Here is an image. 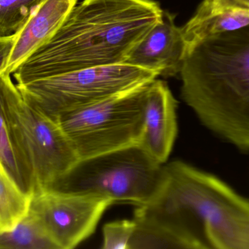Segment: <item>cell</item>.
<instances>
[{"label":"cell","instance_id":"1","mask_svg":"<svg viewBox=\"0 0 249 249\" xmlns=\"http://www.w3.org/2000/svg\"><path fill=\"white\" fill-rule=\"evenodd\" d=\"M154 0H83L54 35L13 73L17 84L83 69L123 64L162 19Z\"/></svg>","mask_w":249,"mask_h":249},{"label":"cell","instance_id":"2","mask_svg":"<svg viewBox=\"0 0 249 249\" xmlns=\"http://www.w3.org/2000/svg\"><path fill=\"white\" fill-rule=\"evenodd\" d=\"M165 167V178L134 216L174 234L183 249H247L249 200L215 175L179 160Z\"/></svg>","mask_w":249,"mask_h":249},{"label":"cell","instance_id":"3","mask_svg":"<svg viewBox=\"0 0 249 249\" xmlns=\"http://www.w3.org/2000/svg\"><path fill=\"white\" fill-rule=\"evenodd\" d=\"M181 98L200 122L249 152V24L187 45Z\"/></svg>","mask_w":249,"mask_h":249},{"label":"cell","instance_id":"4","mask_svg":"<svg viewBox=\"0 0 249 249\" xmlns=\"http://www.w3.org/2000/svg\"><path fill=\"white\" fill-rule=\"evenodd\" d=\"M165 167L140 145L80 159L51 190L93 194L112 203L147 204L162 186Z\"/></svg>","mask_w":249,"mask_h":249},{"label":"cell","instance_id":"5","mask_svg":"<svg viewBox=\"0 0 249 249\" xmlns=\"http://www.w3.org/2000/svg\"><path fill=\"white\" fill-rule=\"evenodd\" d=\"M159 75L131 64L83 69L16 84L23 99L54 120L150 83Z\"/></svg>","mask_w":249,"mask_h":249},{"label":"cell","instance_id":"6","mask_svg":"<svg viewBox=\"0 0 249 249\" xmlns=\"http://www.w3.org/2000/svg\"><path fill=\"white\" fill-rule=\"evenodd\" d=\"M150 83L55 118L79 159L140 145Z\"/></svg>","mask_w":249,"mask_h":249},{"label":"cell","instance_id":"7","mask_svg":"<svg viewBox=\"0 0 249 249\" xmlns=\"http://www.w3.org/2000/svg\"><path fill=\"white\" fill-rule=\"evenodd\" d=\"M5 102L36 193L51 190L80 160L74 148L56 121L23 99L10 75L6 79Z\"/></svg>","mask_w":249,"mask_h":249},{"label":"cell","instance_id":"8","mask_svg":"<svg viewBox=\"0 0 249 249\" xmlns=\"http://www.w3.org/2000/svg\"><path fill=\"white\" fill-rule=\"evenodd\" d=\"M113 204L93 194L55 190L32 196L29 213L58 249L75 248L94 232L103 213Z\"/></svg>","mask_w":249,"mask_h":249},{"label":"cell","instance_id":"9","mask_svg":"<svg viewBox=\"0 0 249 249\" xmlns=\"http://www.w3.org/2000/svg\"><path fill=\"white\" fill-rule=\"evenodd\" d=\"M186 49L181 27L176 26L172 14L163 11L161 20L135 47L124 63L152 70L159 76L174 77L180 74Z\"/></svg>","mask_w":249,"mask_h":249},{"label":"cell","instance_id":"10","mask_svg":"<svg viewBox=\"0 0 249 249\" xmlns=\"http://www.w3.org/2000/svg\"><path fill=\"white\" fill-rule=\"evenodd\" d=\"M177 106L165 82L156 78L149 83L140 146L160 164L168 160L178 134Z\"/></svg>","mask_w":249,"mask_h":249},{"label":"cell","instance_id":"11","mask_svg":"<svg viewBox=\"0 0 249 249\" xmlns=\"http://www.w3.org/2000/svg\"><path fill=\"white\" fill-rule=\"evenodd\" d=\"M77 1L44 0L16 32V42L2 74H13L28 57L45 43Z\"/></svg>","mask_w":249,"mask_h":249},{"label":"cell","instance_id":"12","mask_svg":"<svg viewBox=\"0 0 249 249\" xmlns=\"http://www.w3.org/2000/svg\"><path fill=\"white\" fill-rule=\"evenodd\" d=\"M8 75H0V163L18 186L32 197L36 193L35 178L6 108L5 82Z\"/></svg>","mask_w":249,"mask_h":249},{"label":"cell","instance_id":"13","mask_svg":"<svg viewBox=\"0 0 249 249\" xmlns=\"http://www.w3.org/2000/svg\"><path fill=\"white\" fill-rule=\"evenodd\" d=\"M249 24V11L219 10L215 8L212 0H203L181 29L187 46Z\"/></svg>","mask_w":249,"mask_h":249},{"label":"cell","instance_id":"14","mask_svg":"<svg viewBox=\"0 0 249 249\" xmlns=\"http://www.w3.org/2000/svg\"><path fill=\"white\" fill-rule=\"evenodd\" d=\"M32 198L0 163V232L13 229L29 213Z\"/></svg>","mask_w":249,"mask_h":249},{"label":"cell","instance_id":"15","mask_svg":"<svg viewBox=\"0 0 249 249\" xmlns=\"http://www.w3.org/2000/svg\"><path fill=\"white\" fill-rule=\"evenodd\" d=\"M2 249H58L29 212L13 229L0 232Z\"/></svg>","mask_w":249,"mask_h":249},{"label":"cell","instance_id":"16","mask_svg":"<svg viewBox=\"0 0 249 249\" xmlns=\"http://www.w3.org/2000/svg\"><path fill=\"white\" fill-rule=\"evenodd\" d=\"M44 0H0V36L17 32Z\"/></svg>","mask_w":249,"mask_h":249},{"label":"cell","instance_id":"17","mask_svg":"<svg viewBox=\"0 0 249 249\" xmlns=\"http://www.w3.org/2000/svg\"><path fill=\"white\" fill-rule=\"evenodd\" d=\"M133 220L109 222L103 228V249H128L134 232Z\"/></svg>","mask_w":249,"mask_h":249},{"label":"cell","instance_id":"18","mask_svg":"<svg viewBox=\"0 0 249 249\" xmlns=\"http://www.w3.org/2000/svg\"><path fill=\"white\" fill-rule=\"evenodd\" d=\"M16 33L0 36V75L2 74L16 42Z\"/></svg>","mask_w":249,"mask_h":249},{"label":"cell","instance_id":"19","mask_svg":"<svg viewBox=\"0 0 249 249\" xmlns=\"http://www.w3.org/2000/svg\"><path fill=\"white\" fill-rule=\"evenodd\" d=\"M212 1L217 10L249 11V0H212Z\"/></svg>","mask_w":249,"mask_h":249},{"label":"cell","instance_id":"20","mask_svg":"<svg viewBox=\"0 0 249 249\" xmlns=\"http://www.w3.org/2000/svg\"><path fill=\"white\" fill-rule=\"evenodd\" d=\"M246 244H247V249H249V225L247 232V238H246Z\"/></svg>","mask_w":249,"mask_h":249},{"label":"cell","instance_id":"21","mask_svg":"<svg viewBox=\"0 0 249 249\" xmlns=\"http://www.w3.org/2000/svg\"></svg>","mask_w":249,"mask_h":249}]
</instances>
